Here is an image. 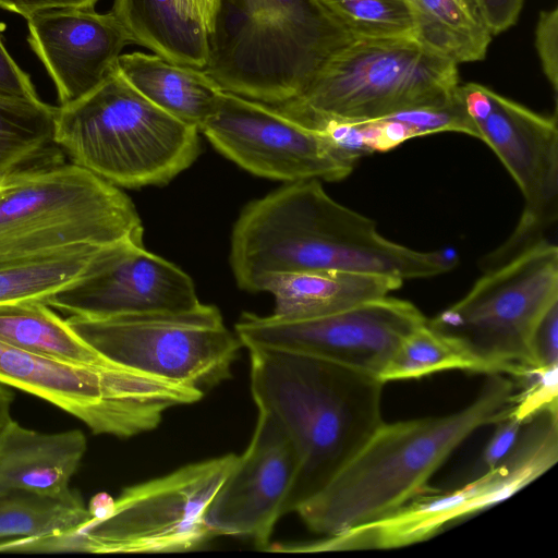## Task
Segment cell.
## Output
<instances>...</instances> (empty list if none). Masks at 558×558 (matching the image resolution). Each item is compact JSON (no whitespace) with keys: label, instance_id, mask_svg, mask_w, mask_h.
Here are the masks:
<instances>
[{"label":"cell","instance_id":"cell-1","mask_svg":"<svg viewBox=\"0 0 558 558\" xmlns=\"http://www.w3.org/2000/svg\"><path fill=\"white\" fill-rule=\"evenodd\" d=\"M230 265L241 289L265 292L270 280L287 274L343 271L405 280L447 272L456 259L384 238L375 221L308 179L287 183L242 209L232 229Z\"/></svg>","mask_w":558,"mask_h":558},{"label":"cell","instance_id":"cell-2","mask_svg":"<svg viewBox=\"0 0 558 558\" xmlns=\"http://www.w3.org/2000/svg\"><path fill=\"white\" fill-rule=\"evenodd\" d=\"M514 395L507 375L488 374L476 398L456 412L384 422L294 512L325 536L387 517L427 490L434 473L474 432L505 417Z\"/></svg>","mask_w":558,"mask_h":558},{"label":"cell","instance_id":"cell-3","mask_svg":"<svg viewBox=\"0 0 558 558\" xmlns=\"http://www.w3.org/2000/svg\"><path fill=\"white\" fill-rule=\"evenodd\" d=\"M251 391L299 460L288 513L323 488L384 423V383L313 355L251 348Z\"/></svg>","mask_w":558,"mask_h":558},{"label":"cell","instance_id":"cell-4","mask_svg":"<svg viewBox=\"0 0 558 558\" xmlns=\"http://www.w3.org/2000/svg\"><path fill=\"white\" fill-rule=\"evenodd\" d=\"M351 39L315 0H217L203 70L223 92L279 106Z\"/></svg>","mask_w":558,"mask_h":558},{"label":"cell","instance_id":"cell-5","mask_svg":"<svg viewBox=\"0 0 558 558\" xmlns=\"http://www.w3.org/2000/svg\"><path fill=\"white\" fill-rule=\"evenodd\" d=\"M198 129L162 111L117 70L96 89L57 107L53 142L71 162L116 186L162 185L199 154Z\"/></svg>","mask_w":558,"mask_h":558},{"label":"cell","instance_id":"cell-6","mask_svg":"<svg viewBox=\"0 0 558 558\" xmlns=\"http://www.w3.org/2000/svg\"><path fill=\"white\" fill-rule=\"evenodd\" d=\"M459 87L458 64L414 37L352 38L295 98L274 106L319 130L445 104Z\"/></svg>","mask_w":558,"mask_h":558},{"label":"cell","instance_id":"cell-7","mask_svg":"<svg viewBox=\"0 0 558 558\" xmlns=\"http://www.w3.org/2000/svg\"><path fill=\"white\" fill-rule=\"evenodd\" d=\"M143 232L130 197L73 162L25 167L0 177V254L104 246Z\"/></svg>","mask_w":558,"mask_h":558},{"label":"cell","instance_id":"cell-8","mask_svg":"<svg viewBox=\"0 0 558 558\" xmlns=\"http://www.w3.org/2000/svg\"><path fill=\"white\" fill-rule=\"evenodd\" d=\"M486 271L461 300L426 323L474 357L486 375L520 379L537 368L533 335L558 302V247L542 239Z\"/></svg>","mask_w":558,"mask_h":558},{"label":"cell","instance_id":"cell-9","mask_svg":"<svg viewBox=\"0 0 558 558\" xmlns=\"http://www.w3.org/2000/svg\"><path fill=\"white\" fill-rule=\"evenodd\" d=\"M0 383L41 398L97 435L132 437L156 428L165 412L192 403L193 389L112 361L77 365L0 340Z\"/></svg>","mask_w":558,"mask_h":558},{"label":"cell","instance_id":"cell-10","mask_svg":"<svg viewBox=\"0 0 558 558\" xmlns=\"http://www.w3.org/2000/svg\"><path fill=\"white\" fill-rule=\"evenodd\" d=\"M236 460L228 453L125 488L105 518L74 535L71 550L156 554L204 546L216 537L205 513Z\"/></svg>","mask_w":558,"mask_h":558},{"label":"cell","instance_id":"cell-11","mask_svg":"<svg viewBox=\"0 0 558 558\" xmlns=\"http://www.w3.org/2000/svg\"><path fill=\"white\" fill-rule=\"evenodd\" d=\"M66 323L108 360L205 392L231 377L243 347L219 310L204 304L183 314L88 318Z\"/></svg>","mask_w":558,"mask_h":558},{"label":"cell","instance_id":"cell-12","mask_svg":"<svg viewBox=\"0 0 558 558\" xmlns=\"http://www.w3.org/2000/svg\"><path fill=\"white\" fill-rule=\"evenodd\" d=\"M478 140L489 146L519 186L524 207L513 233L484 258L486 270L542 240L558 218V128L556 117L538 114L477 83L460 85Z\"/></svg>","mask_w":558,"mask_h":558},{"label":"cell","instance_id":"cell-13","mask_svg":"<svg viewBox=\"0 0 558 558\" xmlns=\"http://www.w3.org/2000/svg\"><path fill=\"white\" fill-rule=\"evenodd\" d=\"M558 460L547 438L524 434L498 466L471 478L460 488H428L385 518L352 527L299 551L392 549L426 541L448 524L511 497L549 471Z\"/></svg>","mask_w":558,"mask_h":558},{"label":"cell","instance_id":"cell-14","mask_svg":"<svg viewBox=\"0 0 558 558\" xmlns=\"http://www.w3.org/2000/svg\"><path fill=\"white\" fill-rule=\"evenodd\" d=\"M199 132L239 167L287 183L338 181L351 173L359 159L276 107L223 90Z\"/></svg>","mask_w":558,"mask_h":558},{"label":"cell","instance_id":"cell-15","mask_svg":"<svg viewBox=\"0 0 558 558\" xmlns=\"http://www.w3.org/2000/svg\"><path fill=\"white\" fill-rule=\"evenodd\" d=\"M425 320L411 302L386 295L311 318L245 313L235 333L246 349L308 354L378 377L401 340Z\"/></svg>","mask_w":558,"mask_h":558},{"label":"cell","instance_id":"cell-16","mask_svg":"<svg viewBox=\"0 0 558 558\" xmlns=\"http://www.w3.org/2000/svg\"><path fill=\"white\" fill-rule=\"evenodd\" d=\"M43 302L88 318L183 314L204 305L191 277L148 252L143 236L100 246L77 278Z\"/></svg>","mask_w":558,"mask_h":558},{"label":"cell","instance_id":"cell-17","mask_svg":"<svg viewBox=\"0 0 558 558\" xmlns=\"http://www.w3.org/2000/svg\"><path fill=\"white\" fill-rule=\"evenodd\" d=\"M299 471L294 447L282 427L258 411L246 450L222 483L205 513L216 536L251 537L269 549L274 527L283 514Z\"/></svg>","mask_w":558,"mask_h":558},{"label":"cell","instance_id":"cell-18","mask_svg":"<svg viewBox=\"0 0 558 558\" xmlns=\"http://www.w3.org/2000/svg\"><path fill=\"white\" fill-rule=\"evenodd\" d=\"M26 20L28 44L52 78L60 106L100 86L116 71L123 48L132 43L111 11L48 9Z\"/></svg>","mask_w":558,"mask_h":558},{"label":"cell","instance_id":"cell-19","mask_svg":"<svg viewBox=\"0 0 558 558\" xmlns=\"http://www.w3.org/2000/svg\"><path fill=\"white\" fill-rule=\"evenodd\" d=\"M86 448L80 429L40 433L11 418L0 430V497L17 492L69 493Z\"/></svg>","mask_w":558,"mask_h":558},{"label":"cell","instance_id":"cell-20","mask_svg":"<svg viewBox=\"0 0 558 558\" xmlns=\"http://www.w3.org/2000/svg\"><path fill=\"white\" fill-rule=\"evenodd\" d=\"M217 0H114L111 12L132 43L173 62L204 69Z\"/></svg>","mask_w":558,"mask_h":558},{"label":"cell","instance_id":"cell-21","mask_svg":"<svg viewBox=\"0 0 558 558\" xmlns=\"http://www.w3.org/2000/svg\"><path fill=\"white\" fill-rule=\"evenodd\" d=\"M116 70L153 105L198 131L222 92L203 69L180 64L154 52L123 53L118 58Z\"/></svg>","mask_w":558,"mask_h":558},{"label":"cell","instance_id":"cell-22","mask_svg":"<svg viewBox=\"0 0 558 558\" xmlns=\"http://www.w3.org/2000/svg\"><path fill=\"white\" fill-rule=\"evenodd\" d=\"M390 276L343 271H304L270 280L265 289L275 299L272 315L311 318L333 314L383 298L401 287Z\"/></svg>","mask_w":558,"mask_h":558},{"label":"cell","instance_id":"cell-23","mask_svg":"<svg viewBox=\"0 0 558 558\" xmlns=\"http://www.w3.org/2000/svg\"><path fill=\"white\" fill-rule=\"evenodd\" d=\"M93 515L75 490L60 496L17 492L0 497V543L22 538L24 551L68 550Z\"/></svg>","mask_w":558,"mask_h":558},{"label":"cell","instance_id":"cell-24","mask_svg":"<svg viewBox=\"0 0 558 558\" xmlns=\"http://www.w3.org/2000/svg\"><path fill=\"white\" fill-rule=\"evenodd\" d=\"M0 340L71 364L104 365L110 362L78 337L66 319L38 300L0 305Z\"/></svg>","mask_w":558,"mask_h":558},{"label":"cell","instance_id":"cell-25","mask_svg":"<svg viewBox=\"0 0 558 558\" xmlns=\"http://www.w3.org/2000/svg\"><path fill=\"white\" fill-rule=\"evenodd\" d=\"M414 38L456 64L481 61L492 40L473 0H407Z\"/></svg>","mask_w":558,"mask_h":558},{"label":"cell","instance_id":"cell-26","mask_svg":"<svg viewBox=\"0 0 558 558\" xmlns=\"http://www.w3.org/2000/svg\"><path fill=\"white\" fill-rule=\"evenodd\" d=\"M100 246L75 244L25 254H0V305L45 301L75 278Z\"/></svg>","mask_w":558,"mask_h":558},{"label":"cell","instance_id":"cell-27","mask_svg":"<svg viewBox=\"0 0 558 558\" xmlns=\"http://www.w3.org/2000/svg\"><path fill=\"white\" fill-rule=\"evenodd\" d=\"M57 107L0 96V177L26 167L54 144Z\"/></svg>","mask_w":558,"mask_h":558},{"label":"cell","instance_id":"cell-28","mask_svg":"<svg viewBox=\"0 0 558 558\" xmlns=\"http://www.w3.org/2000/svg\"><path fill=\"white\" fill-rule=\"evenodd\" d=\"M444 371L485 374L484 367L458 343L430 328L426 320L400 342L378 376L384 383L417 379Z\"/></svg>","mask_w":558,"mask_h":558},{"label":"cell","instance_id":"cell-29","mask_svg":"<svg viewBox=\"0 0 558 558\" xmlns=\"http://www.w3.org/2000/svg\"><path fill=\"white\" fill-rule=\"evenodd\" d=\"M351 38L414 37L407 0H315Z\"/></svg>","mask_w":558,"mask_h":558},{"label":"cell","instance_id":"cell-30","mask_svg":"<svg viewBox=\"0 0 558 558\" xmlns=\"http://www.w3.org/2000/svg\"><path fill=\"white\" fill-rule=\"evenodd\" d=\"M519 380L522 389L514 395L511 416L525 423L544 411L558 410V366L534 368Z\"/></svg>","mask_w":558,"mask_h":558},{"label":"cell","instance_id":"cell-31","mask_svg":"<svg viewBox=\"0 0 558 558\" xmlns=\"http://www.w3.org/2000/svg\"><path fill=\"white\" fill-rule=\"evenodd\" d=\"M535 48L545 76L555 93L558 88V9L539 13L535 28Z\"/></svg>","mask_w":558,"mask_h":558},{"label":"cell","instance_id":"cell-32","mask_svg":"<svg viewBox=\"0 0 558 558\" xmlns=\"http://www.w3.org/2000/svg\"><path fill=\"white\" fill-rule=\"evenodd\" d=\"M495 425L496 428L482 452L480 468L473 477L498 466L508 458L520 438L524 423L508 413Z\"/></svg>","mask_w":558,"mask_h":558},{"label":"cell","instance_id":"cell-33","mask_svg":"<svg viewBox=\"0 0 558 558\" xmlns=\"http://www.w3.org/2000/svg\"><path fill=\"white\" fill-rule=\"evenodd\" d=\"M532 351L537 367L558 366V302L541 318L533 335Z\"/></svg>","mask_w":558,"mask_h":558},{"label":"cell","instance_id":"cell-34","mask_svg":"<svg viewBox=\"0 0 558 558\" xmlns=\"http://www.w3.org/2000/svg\"><path fill=\"white\" fill-rule=\"evenodd\" d=\"M0 96L27 100L39 99L29 75L12 59L0 34Z\"/></svg>","mask_w":558,"mask_h":558},{"label":"cell","instance_id":"cell-35","mask_svg":"<svg viewBox=\"0 0 558 558\" xmlns=\"http://www.w3.org/2000/svg\"><path fill=\"white\" fill-rule=\"evenodd\" d=\"M489 33L498 35L515 24L523 0H473Z\"/></svg>","mask_w":558,"mask_h":558},{"label":"cell","instance_id":"cell-36","mask_svg":"<svg viewBox=\"0 0 558 558\" xmlns=\"http://www.w3.org/2000/svg\"><path fill=\"white\" fill-rule=\"evenodd\" d=\"M99 0H0V9L17 13L25 19L33 13L61 8H94Z\"/></svg>","mask_w":558,"mask_h":558},{"label":"cell","instance_id":"cell-37","mask_svg":"<svg viewBox=\"0 0 558 558\" xmlns=\"http://www.w3.org/2000/svg\"><path fill=\"white\" fill-rule=\"evenodd\" d=\"M113 501L109 495L101 493L93 497L87 508L94 519H102L110 512Z\"/></svg>","mask_w":558,"mask_h":558},{"label":"cell","instance_id":"cell-38","mask_svg":"<svg viewBox=\"0 0 558 558\" xmlns=\"http://www.w3.org/2000/svg\"><path fill=\"white\" fill-rule=\"evenodd\" d=\"M14 395L10 387L0 383V430L11 420Z\"/></svg>","mask_w":558,"mask_h":558}]
</instances>
